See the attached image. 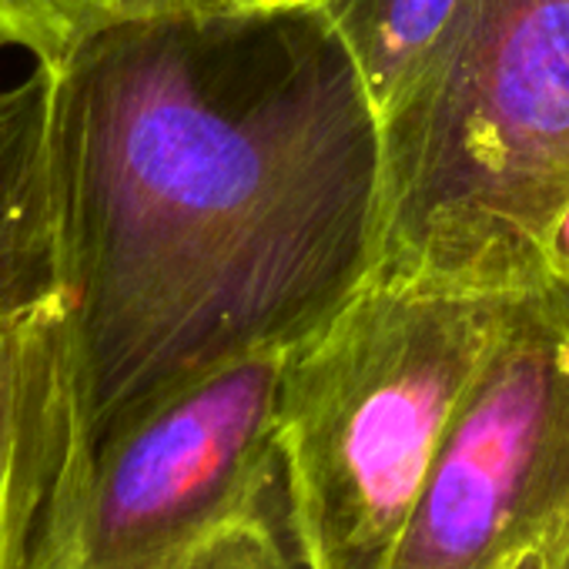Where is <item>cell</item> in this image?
Segmentation results:
<instances>
[{
  "label": "cell",
  "instance_id": "6da1fadb",
  "mask_svg": "<svg viewBox=\"0 0 569 569\" xmlns=\"http://www.w3.org/2000/svg\"><path fill=\"white\" fill-rule=\"evenodd\" d=\"M54 74L88 442L188 376L299 346L372 278L379 118L312 11L128 24Z\"/></svg>",
  "mask_w": 569,
  "mask_h": 569
},
{
  "label": "cell",
  "instance_id": "7a4b0ae2",
  "mask_svg": "<svg viewBox=\"0 0 569 569\" xmlns=\"http://www.w3.org/2000/svg\"><path fill=\"white\" fill-rule=\"evenodd\" d=\"M569 204V0H466L379 121L372 278L512 296Z\"/></svg>",
  "mask_w": 569,
  "mask_h": 569
},
{
  "label": "cell",
  "instance_id": "3957f363",
  "mask_svg": "<svg viewBox=\"0 0 569 569\" xmlns=\"http://www.w3.org/2000/svg\"><path fill=\"white\" fill-rule=\"evenodd\" d=\"M509 296L369 278L278 382V446L312 569H389Z\"/></svg>",
  "mask_w": 569,
  "mask_h": 569
},
{
  "label": "cell",
  "instance_id": "277c9868",
  "mask_svg": "<svg viewBox=\"0 0 569 569\" xmlns=\"http://www.w3.org/2000/svg\"><path fill=\"white\" fill-rule=\"evenodd\" d=\"M289 349L188 376L108 422L58 492L38 569H108L204 539L289 486L278 382Z\"/></svg>",
  "mask_w": 569,
  "mask_h": 569
},
{
  "label": "cell",
  "instance_id": "5b68a950",
  "mask_svg": "<svg viewBox=\"0 0 569 569\" xmlns=\"http://www.w3.org/2000/svg\"><path fill=\"white\" fill-rule=\"evenodd\" d=\"M569 529V289L509 296L389 569H499Z\"/></svg>",
  "mask_w": 569,
  "mask_h": 569
},
{
  "label": "cell",
  "instance_id": "8992f818",
  "mask_svg": "<svg viewBox=\"0 0 569 569\" xmlns=\"http://www.w3.org/2000/svg\"><path fill=\"white\" fill-rule=\"evenodd\" d=\"M84 449L71 312L58 292L0 316V569H38Z\"/></svg>",
  "mask_w": 569,
  "mask_h": 569
},
{
  "label": "cell",
  "instance_id": "52a82bcc",
  "mask_svg": "<svg viewBox=\"0 0 569 569\" xmlns=\"http://www.w3.org/2000/svg\"><path fill=\"white\" fill-rule=\"evenodd\" d=\"M54 98L41 64L0 88V316L61 292Z\"/></svg>",
  "mask_w": 569,
  "mask_h": 569
},
{
  "label": "cell",
  "instance_id": "ba28073f",
  "mask_svg": "<svg viewBox=\"0 0 569 569\" xmlns=\"http://www.w3.org/2000/svg\"><path fill=\"white\" fill-rule=\"evenodd\" d=\"M466 0H316L309 8L352 61L382 121L446 41Z\"/></svg>",
  "mask_w": 569,
  "mask_h": 569
},
{
  "label": "cell",
  "instance_id": "9c48e42d",
  "mask_svg": "<svg viewBox=\"0 0 569 569\" xmlns=\"http://www.w3.org/2000/svg\"><path fill=\"white\" fill-rule=\"evenodd\" d=\"M184 14L188 0H0V48L61 71L118 28Z\"/></svg>",
  "mask_w": 569,
  "mask_h": 569
},
{
  "label": "cell",
  "instance_id": "30bf717a",
  "mask_svg": "<svg viewBox=\"0 0 569 569\" xmlns=\"http://www.w3.org/2000/svg\"><path fill=\"white\" fill-rule=\"evenodd\" d=\"M108 569H312V566L296 519L292 492L284 486L254 512L228 522L224 529L204 539Z\"/></svg>",
  "mask_w": 569,
  "mask_h": 569
},
{
  "label": "cell",
  "instance_id": "8fae6325",
  "mask_svg": "<svg viewBox=\"0 0 569 569\" xmlns=\"http://www.w3.org/2000/svg\"><path fill=\"white\" fill-rule=\"evenodd\" d=\"M316 0H188L194 18H274L309 11Z\"/></svg>",
  "mask_w": 569,
  "mask_h": 569
},
{
  "label": "cell",
  "instance_id": "7c38bea8",
  "mask_svg": "<svg viewBox=\"0 0 569 569\" xmlns=\"http://www.w3.org/2000/svg\"><path fill=\"white\" fill-rule=\"evenodd\" d=\"M546 274L569 289V204L556 218L549 241H546Z\"/></svg>",
  "mask_w": 569,
  "mask_h": 569
},
{
  "label": "cell",
  "instance_id": "4fadbf2b",
  "mask_svg": "<svg viewBox=\"0 0 569 569\" xmlns=\"http://www.w3.org/2000/svg\"><path fill=\"white\" fill-rule=\"evenodd\" d=\"M536 569H569V529L552 536L539 552H536Z\"/></svg>",
  "mask_w": 569,
  "mask_h": 569
},
{
  "label": "cell",
  "instance_id": "5bb4252c",
  "mask_svg": "<svg viewBox=\"0 0 569 569\" xmlns=\"http://www.w3.org/2000/svg\"><path fill=\"white\" fill-rule=\"evenodd\" d=\"M499 569H536V552H532V556H522V559H516V562H506V566H499Z\"/></svg>",
  "mask_w": 569,
  "mask_h": 569
}]
</instances>
